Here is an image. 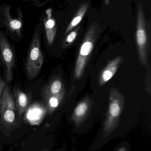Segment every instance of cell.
Returning <instances> with one entry per match:
<instances>
[{
  "label": "cell",
  "instance_id": "obj_1",
  "mask_svg": "<svg viewBox=\"0 0 151 151\" xmlns=\"http://www.w3.org/2000/svg\"><path fill=\"white\" fill-rule=\"evenodd\" d=\"M100 31L98 24L94 22L90 25L85 35L75 64L74 75L76 79H79L83 74Z\"/></svg>",
  "mask_w": 151,
  "mask_h": 151
},
{
  "label": "cell",
  "instance_id": "obj_2",
  "mask_svg": "<svg viewBox=\"0 0 151 151\" xmlns=\"http://www.w3.org/2000/svg\"><path fill=\"white\" fill-rule=\"evenodd\" d=\"M40 21L36 26L27 54L26 70L29 79H33L40 72L42 67L44 57L41 50Z\"/></svg>",
  "mask_w": 151,
  "mask_h": 151
},
{
  "label": "cell",
  "instance_id": "obj_3",
  "mask_svg": "<svg viewBox=\"0 0 151 151\" xmlns=\"http://www.w3.org/2000/svg\"><path fill=\"white\" fill-rule=\"evenodd\" d=\"M146 21L143 7L142 3H139L137 8L136 36L139 60L144 66L148 62L149 55V37Z\"/></svg>",
  "mask_w": 151,
  "mask_h": 151
},
{
  "label": "cell",
  "instance_id": "obj_4",
  "mask_svg": "<svg viewBox=\"0 0 151 151\" xmlns=\"http://www.w3.org/2000/svg\"><path fill=\"white\" fill-rule=\"evenodd\" d=\"M11 6L4 3L0 6V27H4L10 34L20 38L23 35V12L20 7L17 10V17H13L10 14Z\"/></svg>",
  "mask_w": 151,
  "mask_h": 151
},
{
  "label": "cell",
  "instance_id": "obj_5",
  "mask_svg": "<svg viewBox=\"0 0 151 151\" xmlns=\"http://www.w3.org/2000/svg\"><path fill=\"white\" fill-rule=\"evenodd\" d=\"M125 104V99L123 94L117 89L111 88L110 91L109 107L105 122L106 128H112L117 124Z\"/></svg>",
  "mask_w": 151,
  "mask_h": 151
},
{
  "label": "cell",
  "instance_id": "obj_6",
  "mask_svg": "<svg viewBox=\"0 0 151 151\" xmlns=\"http://www.w3.org/2000/svg\"><path fill=\"white\" fill-rule=\"evenodd\" d=\"M0 56L5 66V78L7 82L12 80L15 56L13 49L3 32L0 31Z\"/></svg>",
  "mask_w": 151,
  "mask_h": 151
},
{
  "label": "cell",
  "instance_id": "obj_7",
  "mask_svg": "<svg viewBox=\"0 0 151 151\" xmlns=\"http://www.w3.org/2000/svg\"><path fill=\"white\" fill-rule=\"evenodd\" d=\"M40 20L44 29L47 42L49 46H51L56 38L57 28L56 21L53 17L52 9H46L42 14Z\"/></svg>",
  "mask_w": 151,
  "mask_h": 151
},
{
  "label": "cell",
  "instance_id": "obj_8",
  "mask_svg": "<svg viewBox=\"0 0 151 151\" xmlns=\"http://www.w3.org/2000/svg\"><path fill=\"white\" fill-rule=\"evenodd\" d=\"M93 105L91 99L86 97L78 103L74 111L73 120L76 124H79L87 116Z\"/></svg>",
  "mask_w": 151,
  "mask_h": 151
},
{
  "label": "cell",
  "instance_id": "obj_9",
  "mask_svg": "<svg viewBox=\"0 0 151 151\" xmlns=\"http://www.w3.org/2000/svg\"><path fill=\"white\" fill-rule=\"evenodd\" d=\"M122 59L123 58L121 56H118L108 63L107 66L100 74L99 80L100 86L105 84L115 75L122 62Z\"/></svg>",
  "mask_w": 151,
  "mask_h": 151
},
{
  "label": "cell",
  "instance_id": "obj_10",
  "mask_svg": "<svg viewBox=\"0 0 151 151\" xmlns=\"http://www.w3.org/2000/svg\"><path fill=\"white\" fill-rule=\"evenodd\" d=\"M47 111V108L42 106H32L27 114V119L31 124H37L42 120Z\"/></svg>",
  "mask_w": 151,
  "mask_h": 151
},
{
  "label": "cell",
  "instance_id": "obj_11",
  "mask_svg": "<svg viewBox=\"0 0 151 151\" xmlns=\"http://www.w3.org/2000/svg\"><path fill=\"white\" fill-rule=\"evenodd\" d=\"M89 8L88 2H84L78 8L73 18L66 27L64 35L67 34L74 27H76L80 23L85 14L87 13Z\"/></svg>",
  "mask_w": 151,
  "mask_h": 151
},
{
  "label": "cell",
  "instance_id": "obj_12",
  "mask_svg": "<svg viewBox=\"0 0 151 151\" xmlns=\"http://www.w3.org/2000/svg\"><path fill=\"white\" fill-rule=\"evenodd\" d=\"M65 90L62 80L59 77H56L44 87L43 91V95L44 98L49 95L59 94Z\"/></svg>",
  "mask_w": 151,
  "mask_h": 151
},
{
  "label": "cell",
  "instance_id": "obj_13",
  "mask_svg": "<svg viewBox=\"0 0 151 151\" xmlns=\"http://www.w3.org/2000/svg\"><path fill=\"white\" fill-rule=\"evenodd\" d=\"M16 107L20 115L23 114L28 108L29 104V97L25 92L18 88L14 89Z\"/></svg>",
  "mask_w": 151,
  "mask_h": 151
},
{
  "label": "cell",
  "instance_id": "obj_14",
  "mask_svg": "<svg viewBox=\"0 0 151 151\" xmlns=\"http://www.w3.org/2000/svg\"><path fill=\"white\" fill-rule=\"evenodd\" d=\"M65 90L59 94L49 95L43 98L46 102L47 111L49 114L52 113L62 103L65 95Z\"/></svg>",
  "mask_w": 151,
  "mask_h": 151
},
{
  "label": "cell",
  "instance_id": "obj_15",
  "mask_svg": "<svg viewBox=\"0 0 151 151\" xmlns=\"http://www.w3.org/2000/svg\"><path fill=\"white\" fill-rule=\"evenodd\" d=\"M2 118L5 122L11 124L15 119V113L14 110H5L0 111Z\"/></svg>",
  "mask_w": 151,
  "mask_h": 151
},
{
  "label": "cell",
  "instance_id": "obj_16",
  "mask_svg": "<svg viewBox=\"0 0 151 151\" xmlns=\"http://www.w3.org/2000/svg\"><path fill=\"white\" fill-rule=\"evenodd\" d=\"M79 29V27H78L67 35L63 43L64 47H66L74 42L78 35Z\"/></svg>",
  "mask_w": 151,
  "mask_h": 151
},
{
  "label": "cell",
  "instance_id": "obj_17",
  "mask_svg": "<svg viewBox=\"0 0 151 151\" xmlns=\"http://www.w3.org/2000/svg\"><path fill=\"white\" fill-rule=\"evenodd\" d=\"M23 2H26L31 3L34 6L41 7L46 4L50 0H22Z\"/></svg>",
  "mask_w": 151,
  "mask_h": 151
},
{
  "label": "cell",
  "instance_id": "obj_18",
  "mask_svg": "<svg viewBox=\"0 0 151 151\" xmlns=\"http://www.w3.org/2000/svg\"><path fill=\"white\" fill-rule=\"evenodd\" d=\"M5 87V83L4 82L2 81L1 80L0 77V102H1V98L3 92L4 90Z\"/></svg>",
  "mask_w": 151,
  "mask_h": 151
},
{
  "label": "cell",
  "instance_id": "obj_19",
  "mask_svg": "<svg viewBox=\"0 0 151 151\" xmlns=\"http://www.w3.org/2000/svg\"><path fill=\"white\" fill-rule=\"evenodd\" d=\"M118 151H125V150L124 149H122L121 150H120Z\"/></svg>",
  "mask_w": 151,
  "mask_h": 151
}]
</instances>
